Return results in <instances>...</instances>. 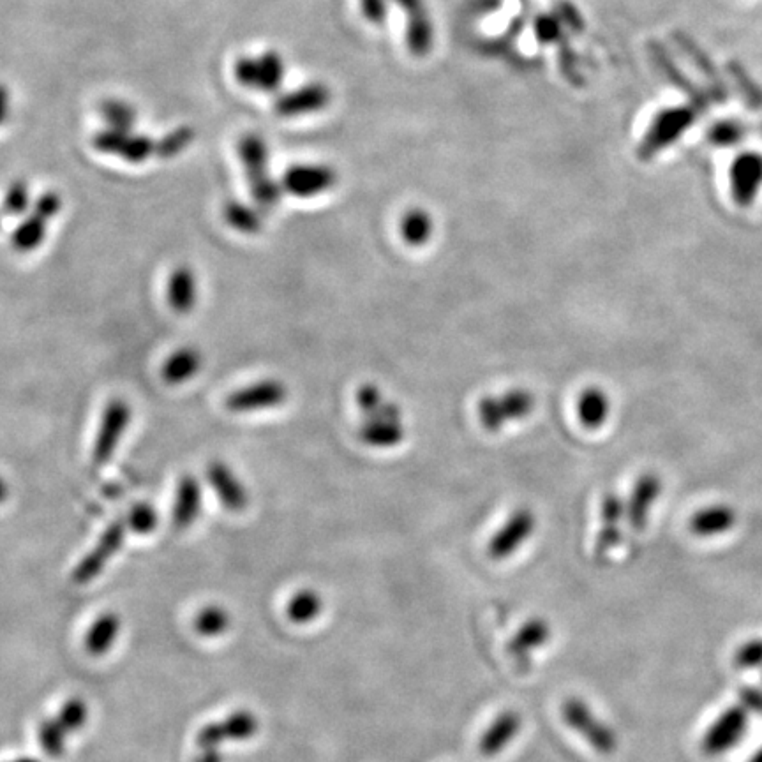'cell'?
<instances>
[{"mask_svg": "<svg viewBox=\"0 0 762 762\" xmlns=\"http://www.w3.org/2000/svg\"><path fill=\"white\" fill-rule=\"evenodd\" d=\"M239 159L246 170L247 182L256 205L272 209L281 198V186L270 175V154L260 135H244L237 145Z\"/></svg>", "mask_w": 762, "mask_h": 762, "instance_id": "1", "label": "cell"}, {"mask_svg": "<svg viewBox=\"0 0 762 762\" xmlns=\"http://www.w3.org/2000/svg\"><path fill=\"white\" fill-rule=\"evenodd\" d=\"M563 724L581 736L597 754L613 755L618 750V736L611 725L606 724L591 710L590 704L581 697H567L560 706Z\"/></svg>", "mask_w": 762, "mask_h": 762, "instance_id": "2", "label": "cell"}, {"mask_svg": "<svg viewBox=\"0 0 762 762\" xmlns=\"http://www.w3.org/2000/svg\"><path fill=\"white\" fill-rule=\"evenodd\" d=\"M697 115L699 112L690 105L671 106L658 112L639 143V149H637L639 157L643 161H650L657 156L658 152L669 149L687 133L690 127L694 126Z\"/></svg>", "mask_w": 762, "mask_h": 762, "instance_id": "3", "label": "cell"}, {"mask_svg": "<svg viewBox=\"0 0 762 762\" xmlns=\"http://www.w3.org/2000/svg\"><path fill=\"white\" fill-rule=\"evenodd\" d=\"M286 66L277 52H265L258 57H240L233 64L235 80L246 89L272 94L284 82Z\"/></svg>", "mask_w": 762, "mask_h": 762, "instance_id": "4", "label": "cell"}, {"mask_svg": "<svg viewBox=\"0 0 762 762\" xmlns=\"http://www.w3.org/2000/svg\"><path fill=\"white\" fill-rule=\"evenodd\" d=\"M133 419V410L124 399H112L106 404L101 415L98 434L92 447V463L105 466L119 449L120 441L124 438L129 424Z\"/></svg>", "mask_w": 762, "mask_h": 762, "instance_id": "5", "label": "cell"}, {"mask_svg": "<svg viewBox=\"0 0 762 762\" xmlns=\"http://www.w3.org/2000/svg\"><path fill=\"white\" fill-rule=\"evenodd\" d=\"M87 717H89L87 704L78 697L69 699L68 703L62 706L57 717L48 718L39 725V745L50 757H60L64 754L68 734L82 729L87 722Z\"/></svg>", "mask_w": 762, "mask_h": 762, "instance_id": "6", "label": "cell"}, {"mask_svg": "<svg viewBox=\"0 0 762 762\" xmlns=\"http://www.w3.org/2000/svg\"><path fill=\"white\" fill-rule=\"evenodd\" d=\"M288 399V387L276 378L254 381L251 385L233 390L226 397V408L232 413H258V411L274 410L283 406Z\"/></svg>", "mask_w": 762, "mask_h": 762, "instance_id": "7", "label": "cell"}, {"mask_svg": "<svg viewBox=\"0 0 762 762\" xmlns=\"http://www.w3.org/2000/svg\"><path fill=\"white\" fill-rule=\"evenodd\" d=\"M748 731V711L743 706H731L704 733L701 748L706 755L717 757L731 752Z\"/></svg>", "mask_w": 762, "mask_h": 762, "instance_id": "8", "label": "cell"}, {"mask_svg": "<svg viewBox=\"0 0 762 762\" xmlns=\"http://www.w3.org/2000/svg\"><path fill=\"white\" fill-rule=\"evenodd\" d=\"M537 528V519L530 508H519L507 523L494 533L487 544V556L494 561H503L514 556L530 540Z\"/></svg>", "mask_w": 762, "mask_h": 762, "instance_id": "9", "label": "cell"}, {"mask_svg": "<svg viewBox=\"0 0 762 762\" xmlns=\"http://www.w3.org/2000/svg\"><path fill=\"white\" fill-rule=\"evenodd\" d=\"M94 147L101 154L120 157L131 165L145 163L156 154V142H152L149 136L138 135L135 131H117L110 127L94 136Z\"/></svg>", "mask_w": 762, "mask_h": 762, "instance_id": "10", "label": "cell"}, {"mask_svg": "<svg viewBox=\"0 0 762 762\" xmlns=\"http://www.w3.org/2000/svg\"><path fill=\"white\" fill-rule=\"evenodd\" d=\"M260 729L258 717L251 711L242 710L233 713L230 717L219 722L210 724L198 734V747L202 754H219V745L225 741H246L253 738Z\"/></svg>", "mask_w": 762, "mask_h": 762, "instance_id": "11", "label": "cell"}, {"mask_svg": "<svg viewBox=\"0 0 762 762\" xmlns=\"http://www.w3.org/2000/svg\"><path fill=\"white\" fill-rule=\"evenodd\" d=\"M126 521H115L106 528L98 544L83 558L73 572L76 584H89L105 570L106 563L119 553L126 538Z\"/></svg>", "mask_w": 762, "mask_h": 762, "instance_id": "12", "label": "cell"}, {"mask_svg": "<svg viewBox=\"0 0 762 762\" xmlns=\"http://www.w3.org/2000/svg\"><path fill=\"white\" fill-rule=\"evenodd\" d=\"M731 193L740 207H750L762 187V154L747 150L734 157L729 170Z\"/></svg>", "mask_w": 762, "mask_h": 762, "instance_id": "13", "label": "cell"}, {"mask_svg": "<svg viewBox=\"0 0 762 762\" xmlns=\"http://www.w3.org/2000/svg\"><path fill=\"white\" fill-rule=\"evenodd\" d=\"M650 50L651 60L655 64V68L660 71V75L664 76L667 82L673 85L674 89L680 90L688 101L690 106H694L695 110L699 113L708 112L710 110V96L708 92L703 89H699L690 78H688L680 68L678 64L674 62L671 53L665 50L664 46L658 45L657 41H651L648 45Z\"/></svg>", "mask_w": 762, "mask_h": 762, "instance_id": "14", "label": "cell"}, {"mask_svg": "<svg viewBox=\"0 0 762 762\" xmlns=\"http://www.w3.org/2000/svg\"><path fill=\"white\" fill-rule=\"evenodd\" d=\"M337 175L330 166L297 165L284 173L283 189L297 198H314L336 186Z\"/></svg>", "mask_w": 762, "mask_h": 762, "instance_id": "15", "label": "cell"}, {"mask_svg": "<svg viewBox=\"0 0 762 762\" xmlns=\"http://www.w3.org/2000/svg\"><path fill=\"white\" fill-rule=\"evenodd\" d=\"M205 477L217 500L233 514H240L249 505V491L239 475L223 461H212L205 471Z\"/></svg>", "mask_w": 762, "mask_h": 762, "instance_id": "16", "label": "cell"}, {"mask_svg": "<svg viewBox=\"0 0 762 762\" xmlns=\"http://www.w3.org/2000/svg\"><path fill=\"white\" fill-rule=\"evenodd\" d=\"M406 18V45L415 57H426L434 43L433 22L424 0H396Z\"/></svg>", "mask_w": 762, "mask_h": 762, "instance_id": "17", "label": "cell"}, {"mask_svg": "<svg viewBox=\"0 0 762 762\" xmlns=\"http://www.w3.org/2000/svg\"><path fill=\"white\" fill-rule=\"evenodd\" d=\"M673 38L683 55L692 62V66L701 73V76L708 83L706 87H708V96H710L711 101L720 103V105L727 103L729 89H727L724 78L720 76V71L715 66V62L711 60L710 55L704 52L703 48L697 45V41H694L685 32H674Z\"/></svg>", "mask_w": 762, "mask_h": 762, "instance_id": "18", "label": "cell"}, {"mask_svg": "<svg viewBox=\"0 0 762 762\" xmlns=\"http://www.w3.org/2000/svg\"><path fill=\"white\" fill-rule=\"evenodd\" d=\"M330 103V90L322 83H307L277 98L274 110L279 117L295 119L311 113L322 112Z\"/></svg>", "mask_w": 762, "mask_h": 762, "instance_id": "19", "label": "cell"}, {"mask_svg": "<svg viewBox=\"0 0 762 762\" xmlns=\"http://www.w3.org/2000/svg\"><path fill=\"white\" fill-rule=\"evenodd\" d=\"M523 729V717L516 710H505L493 718L479 740V752L486 759L503 754Z\"/></svg>", "mask_w": 762, "mask_h": 762, "instance_id": "20", "label": "cell"}, {"mask_svg": "<svg viewBox=\"0 0 762 762\" xmlns=\"http://www.w3.org/2000/svg\"><path fill=\"white\" fill-rule=\"evenodd\" d=\"M553 639V627L542 616H533L521 625L508 641L507 651L517 662H528L535 651L542 650Z\"/></svg>", "mask_w": 762, "mask_h": 762, "instance_id": "21", "label": "cell"}, {"mask_svg": "<svg viewBox=\"0 0 762 762\" xmlns=\"http://www.w3.org/2000/svg\"><path fill=\"white\" fill-rule=\"evenodd\" d=\"M166 302L173 313L186 316L193 313L198 304V279L195 270L179 265L166 279Z\"/></svg>", "mask_w": 762, "mask_h": 762, "instance_id": "22", "label": "cell"}, {"mask_svg": "<svg viewBox=\"0 0 762 762\" xmlns=\"http://www.w3.org/2000/svg\"><path fill=\"white\" fill-rule=\"evenodd\" d=\"M627 514V503L621 500L618 494L609 493L602 500L600 507V519L602 528L598 531L597 544H595V556L598 560H604L614 547L620 544V523Z\"/></svg>", "mask_w": 762, "mask_h": 762, "instance_id": "23", "label": "cell"}, {"mask_svg": "<svg viewBox=\"0 0 762 762\" xmlns=\"http://www.w3.org/2000/svg\"><path fill=\"white\" fill-rule=\"evenodd\" d=\"M203 489L200 480L193 475H184L179 480L173 500V524L179 530H187L202 514Z\"/></svg>", "mask_w": 762, "mask_h": 762, "instance_id": "24", "label": "cell"}, {"mask_svg": "<svg viewBox=\"0 0 762 762\" xmlns=\"http://www.w3.org/2000/svg\"><path fill=\"white\" fill-rule=\"evenodd\" d=\"M203 357L193 346H182L170 353L161 366V378L166 385H184L202 371Z\"/></svg>", "mask_w": 762, "mask_h": 762, "instance_id": "25", "label": "cell"}, {"mask_svg": "<svg viewBox=\"0 0 762 762\" xmlns=\"http://www.w3.org/2000/svg\"><path fill=\"white\" fill-rule=\"evenodd\" d=\"M660 493V480L655 475H643L635 482L627 501L628 523L634 530H643L650 516L651 507Z\"/></svg>", "mask_w": 762, "mask_h": 762, "instance_id": "26", "label": "cell"}, {"mask_svg": "<svg viewBox=\"0 0 762 762\" xmlns=\"http://www.w3.org/2000/svg\"><path fill=\"white\" fill-rule=\"evenodd\" d=\"M359 436L362 443L373 449H392L403 443V420H385L378 417L364 419Z\"/></svg>", "mask_w": 762, "mask_h": 762, "instance_id": "27", "label": "cell"}, {"mask_svg": "<svg viewBox=\"0 0 762 762\" xmlns=\"http://www.w3.org/2000/svg\"><path fill=\"white\" fill-rule=\"evenodd\" d=\"M323 597L313 588L295 591L286 604V616L293 625H311L323 613Z\"/></svg>", "mask_w": 762, "mask_h": 762, "instance_id": "28", "label": "cell"}, {"mask_svg": "<svg viewBox=\"0 0 762 762\" xmlns=\"http://www.w3.org/2000/svg\"><path fill=\"white\" fill-rule=\"evenodd\" d=\"M120 632V618L115 613H105L94 621L85 639V648L94 657H103L117 643Z\"/></svg>", "mask_w": 762, "mask_h": 762, "instance_id": "29", "label": "cell"}, {"mask_svg": "<svg viewBox=\"0 0 762 762\" xmlns=\"http://www.w3.org/2000/svg\"><path fill=\"white\" fill-rule=\"evenodd\" d=\"M611 413V403L604 390L591 387L584 390L577 401V415L586 429L604 426Z\"/></svg>", "mask_w": 762, "mask_h": 762, "instance_id": "30", "label": "cell"}, {"mask_svg": "<svg viewBox=\"0 0 762 762\" xmlns=\"http://www.w3.org/2000/svg\"><path fill=\"white\" fill-rule=\"evenodd\" d=\"M48 223H50L48 219L39 216L38 212L32 210L29 216L25 217L15 232H13L11 244H13L18 253H32V251H36L45 242Z\"/></svg>", "mask_w": 762, "mask_h": 762, "instance_id": "31", "label": "cell"}, {"mask_svg": "<svg viewBox=\"0 0 762 762\" xmlns=\"http://www.w3.org/2000/svg\"><path fill=\"white\" fill-rule=\"evenodd\" d=\"M734 524V512L727 507H710L695 514L690 521V530L699 537H713L718 533L731 530Z\"/></svg>", "mask_w": 762, "mask_h": 762, "instance_id": "32", "label": "cell"}, {"mask_svg": "<svg viewBox=\"0 0 762 762\" xmlns=\"http://www.w3.org/2000/svg\"><path fill=\"white\" fill-rule=\"evenodd\" d=\"M401 235L408 246H426L433 235V219L426 210H408L401 219Z\"/></svg>", "mask_w": 762, "mask_h": 762, "instance_id": "33", "label": "cell"}, {"mask_svg": "<svg viewBox=\"0 0 762 762\" xmlns=\"http://www.w3.org/2000/svg\"><path fill=\"white\" fill-rule=\"evenodd\" d=\"M226 225L235 232L254 235L262 230V216L258 210L242 202H228L223 210Z\"/></svg>", "mask_w": 762, "mask_h": 762, "instance_id": "34", "label": "cell"}, {"mask_svg": "<svg viewBox=\"0 0 762 762\" xmlns=\"http://www.w3.org/2000/svg\"><path fill=\"white\" fill-rule=\"evenodd\" d=\"M500 410L503 413L505 422H516L530 417L531 411L535 408V397L530 390L514 389L508 390L505 394L498 397Z\"/></svg>", "mask_w": 762, "mask_h": 762, "instance_id": "35", "label": "cell"}, {"mask_svg": "<svg viewBox=\"0 0 762 762\" xmlns=\"http://www.w3.org/2000/svg\"><path fill=\"white\" fill-rule=\"evenodd\" d=\"M727 73L731 76V80L734 83V89L740 94V98L743 99L745 105L750 108H761L762 106V89L757 85L754 78L750 76L747 69L741 66L740 62H729L727 64Z\"/></svg>", "mask_w": 762, "mask_h": 762, "instance_id": "36", "label": "cell"}, {"mask_svg": "<svg viewBox=\"0 0 762 762\" xmlns=\"http://www.w3.org/2000/svg\"><path fill=\"white\" fill-rule=\"evenodd\" d=\"M101 117L106 127L117 131H133L135 129L136 110L122 99H108L101 105Z\"/></svg>", "mask_w": 762, "mask_h": 762, "instance_id": "37", "label": "cell"}, {"mask_svg": "<svg viewBox=\"0 0 762 762\" xmlns=\"http://www.w3.org/2000/svg\"><path fill=\"white\" fill-rule=\"evenodd\" d=\"M230 613L225 607L207 606L195 618V630L202 637H219L230 628Z\"/></svg>", "mask_w": 762, "mask_h": 762, "instance_id": "38", "label": "cell"}, {"mask_svg": "<svg viewBox=\"0 0 762 762\" xmlns=\"http://www.w3.org/2000/svg\"><path fill=\"white\" fill-rule=\"evenodd\" d=\"M745 126L740 120L722 119L711 124L708 129V140L711 145L720 147V149H731L743 142L745 138Z\"/></svg>", "mask_w": 762, "mask_h": 762, "instance_id": "39", "label": "cell"}, {"mask_svg": "<svg viewBox=\"0 0 762 762\" xmlns=\"http://www.w3.org/2000/svg\"><path fill=\"white\" fill-rule=\"evenodd\" d=\"M127 528L138 535H149L159 524L156 508L149 503H136L126 516Z\"/></svg>", "mask_w": 762, "mask_h": 762, "instance_id": "40", "label": "cell"}, {"mask_svg": "<svg viewBox=\"0 0 762 762\" xmlns=\"http://www.w3.org/2000/svg\"><path fill=\"white\" fill-rule=\"evenodd\" d=\"M195 138V133L189 127H179L172 133H168L165 138L156 142V154L165 159H172L182 154L184 150L191 145Z\"/></svg>", "mask_w": 762, "mask_h": 762, "instance_id": "41", "label": "cell"}, {"mask_svg": "<svg viewBox=\"0 0 762 762\" xmlns=\"http://www.w3.org/2000/svg\"><path fill=\"white\" fill-rule=\"evenodd\" d=\"M34 203H30V189L22 180H16L4 196V210L9 216H23L29 212L30 207Z\"/></svg>", "mask_w": 762, "mask_h": 762, "instance_id": "42", "label": "cell"}, {"mask_svg": "<svg viewBox=\"0 0 762 762\" xmlns=\"http://www.w3.org/2000/svg\"><path fill=\"white\" fill-rule=\"evenodd\" d=\"M477 413H479L480 424L489 433H498L503 427L507 426V422L503 419V413L500 410L498 397H482L479 401V406H477Z\"/></svg>", "mask_w": 762, "mask_h": 762, "instance_id": "43", "label": "cell"}, {"mask_svg": "<svg viewBox=\"0 0 762 762\" xmlns=\"http://www.w3.org/2000/svg\"><path fill=\"white\" fill-rule=\"evenodd\" d=\"M734 665L740 669L762 667V639H752L741 644L734 653Z\"/></svg>", "mask_w": 762, "mask_h": 762, "instance_id": "44", "label": "cell"}, {"mask_svg": "<svg viewBox=\"0 0 762 762\" xmlns=\"http://www.w3.org/2000/svg\"><path fill=\"white\" fill-rule=\"evenodd\" d=\"M385 403L381 390L373 385V383H366L357 390V404H359L360 411L364 417H371L376 411L380 410L381 404Z\"/></svg>", "mask_w": 762, "mask_h": 762, "instance_id": "45", "label": "cell"}, {"mask_svg": "<svg viewBox=\"0 0 762 762\" xmlns=\"http://www.w3.org/2000/svg\"><path fill=\"white\" fill-rule=\"evenodd\" d=\"M535 36L544 45L558 41L561 36V25L558 18H554L553 15L538 16L537 22H535Z\"/></svg>", "mask_w": 762, "mask_h": 762, "instance_id": "46", "label": "cell"}, {"mask_svg": "<svg viewBox=\"0 0 762 762\" xmlns=\"http://www.w3.org/2000/svg\"><path fill=\"white\" fill-rule=\"evenodd\" d=\"M60 209H62V198L57 193H45V195L39 196L32 205V210L38 212L39 216L45 217L48 221L59 216Z\"/></svg>", "mask_w": 762, "mask_h": 762, "instance_id": "47", "label": "cell"}, {"mask_svg": "<svg viewBox=\"0 0 762 762\" xmlns=\"http://www.w3.org/2000/svg\"><path fill=\"white\" fill-rule=\"evenodd\" d=\"M360 9L367 22L380 25L387 16V0H360Z\"/></svg>", "mask_w": 762, "mask_h": 762, "instance_id": "48", "label": "cell"}, {"mask_svg": "<svg viewBox=\"0 0 762 762\" xmlns=\"http://www.w3.org/2000/svg\"><path fill=\"white\" fill-rule=\"evenodd\" d=\"M741 706L747 711L762 713V690L743 688L741 690Z\"/></svg>", "mask_w": 762, "mask_h": 762, "instance_id": "49", "label": "cell"}, {"mask_svg": "<svg viewBox=\"0 0 762 762\" xmlns=\"http://www.w3.org/2000/svg\"><path fill=\"white\" fill-rule=\"evenodd\" d=\"M9 110H11V98L4 85H0V126L8 120Z\"/></svg>", "mask_w": 762, "mask_h": 762, "instance_id": "50", "label": "cell"}, {"mask_svg": "<svg viewBox=\"0 0 762 762\" xmlns=\"http://www.w3.org/2000/svg\"><path fill=\"white\" fill-rule=\"evenodd\" d=\"M8 498H9L8 482H6V480L0 477V505H2L4 501H8Z\"/></svg>", "mask_w": 762, "mask_h": 762, "instance_id": "51", "label": "cell"}, {"mask_svg": "<svg viewBox=\"0 0 762 762\" xmlns=\"http://www.w3.org/2000/svg\"><path fill=\"white\" fill-rule=\"evenodd\" d=\"M748 762H762V747L750 757V761Z\"/></svg>", "mask_w": 762, "mask_h": 762, "instance_id": "52", "label": "cell"}, {"mask_svg": "<svg viewBox=\"0 0 762 762\" xmlns=\"http://www.w3.org/2000/svg\"><path fill=\"white\" fill-rule=\"evenodd\" d=\"M16 762H38V761H34V759H22V761H16Z\"/></svg>", "mask_w": 762, "mask_h": 762, "instance_id": "53", "label": "cell"}]
</instances>
